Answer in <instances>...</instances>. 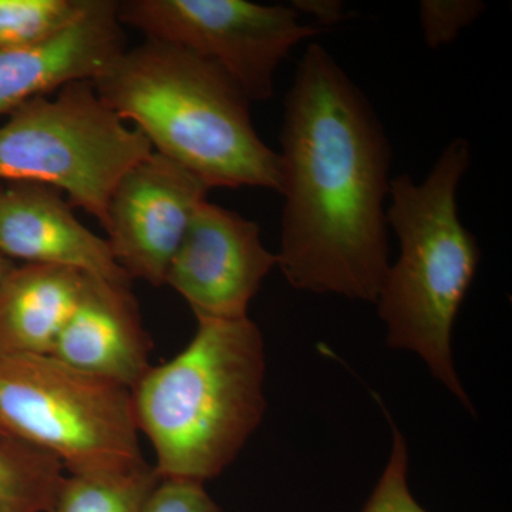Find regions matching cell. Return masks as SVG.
<instances>
[{"label":"cell","mask_w":512,"mask_h":512,"mask_svg":"<svg viewBox=\"0 0 512 512\" xmlns=\"http://www.w3.org/2000/svg\"><path fill=\"white\" fill-rule=\"evenodd\" d=\"M278 266L299 291L376 303L389 271L393 150L366 94L319 43L306 47L281 130Z\"/></svg>","instance_id":"6da1fadb"},{"label":"cell","mask_w":512,"mask_h":512,"mask_svg":"<svg viewBox=\"0 0 512 512\" xmlns=\"http://www.w3.org/2000/svg\"><path fill=\"white\" fill-rule=\"evenodd\" d=\"M156 153L212 188L281 194L279 153L259 137L249 101L217 64L158 40L131 47L93 82Z\"/></svg>","instance_id":"7a4b0ae2"},{"label":"cell","mask_w":512,"mask_h":512,"mask_svg":"<svg viewBox=\"0 0 512 512\" xmlns=\"http://www.w3.org/2000/svg\"><path fill=\"white\" fill-rule=\"evenodd\" d=\"M195 319L183 352L151 366L131 397L157 476L205 484L234 463L264 419L265 345L248 316Z\"/></svg>","instance_id":"3957f363"},{"label":"cell","mask_w":512,"mask_h":512,"mask_svg":"<svg viewBox=\"0 0 512 512\" xmlns=\"http://www.w3.org/2000/svg\"><path fill=\"white\" fill-rule=\"evenodd\" d=\"M470 164V143L456 138L419 183L409 174L392 178L387 225L396 232L400 254L389 266L376 303L387 326V345L419 355L473 412L451 349L454 322L481 258L457 207L458 187Z\"/></svg>","instance_id":"277c9868"},{"label":"cell","mask_w":512,"mask_h":512,"mask_svg":"<svg viewBox=\"0 0 512 512\" xmlns=\"http://www.w3.org/2000/svg\"><path fill=\"white\" fill-rule=\"evenodd\" d=\"M153 151L93 82H74L28 101L0 126V183L55 188L104 229L114 188Z\"/></svg>","instance_id":"5b68a950"},{"label":"cell","mask_w":512,"mask_h":512,"mask_svg":"<svg viewBox=\"0 0 512 512\" xmlns=\"http://www.w3.org/2000/svg\"><path fill=\"white\" fill-rule=\"evenodd\" d=\"M0 437L45 451L69 473L144 461L131 390L52 355H0Z\"/></svg>","instance_id":"8992f818"},{"label":"cell","mask_w":512,"mask_h":512,"mask_svg":"<svg viewBox=\"0 0 512 512\" xmlns=\"http://www.w3.org/2000/svg\"><path fill=\"white\" fill-rule=\"evenodd\" d=\"M119 19L144 39L217 64L249 101L271 99L281 63L293 47L319 33L292 6L248 0H126L119 2Z\"/></svg>","instance_id":"52a82bcc"},{"label":"cell","mask_w":512,"mask_h":512,"mask_svg":"<svg viewBox=\"0 0 512 512\" xmlns=\"http://www.w3.org/2000/svg\"><path fill=\"white\" fill-rule=\"evenodd\" d=\"M207 187L181 165L153 153L128 170L107 210V241L131 282L165 285L175 252Z\"/></svg>","instance_id":"ba28073f"},{"label":"cell","mask_w":512,"mask_h":512,"mask_svg":"<svg viewBox=\"0 0 512 512\" xmlns=\"http://www.w3.org/2000/svg\"><path fill=\"white\" fill-rule=\"evenodd\" d=\"M278 256L265 248L255 221L204 201L168 269L170 285L195 318L241 319Z\"/></svg>","instance_id":"9c48e42d"},{"label":"cell","mask_w":512,"mask_h":512,"mask_svg":"<svg viewBox=\"0 0 512 512\" xmlns=\"http://www.w3.org/2000/svg\"><path fill=\"white\" fill-rule=\"evenodd\" d=\"M0 254L131 285L109 241L80 222L62 192L42 184L0 183Z\"/></svg>","instance_id":"30bf717a"},{"label":"cell","mask_w":512,"mask_h":512,"mask_svg":"<svg viewBox=\"0 0 512 512\" xmlns=\"http://www.w3.org/2000/svg\"><path fill=\"white\" fill-rule=\"evenodd\" d=\"M127 50L119 2L92 0L82 18L43 45L0 49V117L74 82H96Z\"/></svg>","instance_id":"8fae6325"},{"label":"cell","mask_w":512,"mask_h":512,"mask_svg":"<svg viewBox=\"0 0 512 512\" xmlns=\"http://www.w3.org/2000/svg\"><path fill=\"white\" fill-rule=\"evenodd\" d=\"M153 342L130 285L87 276L50 355L74 369L131 390L150 370Z\"/></svg>","instance_id":"7c38bea8"},{"label":"cell","mask_w":512,"mask_h":512,"mask_svg":"<svg viewBox=\"0 0 512 512\" xmlns=\"http://www.w3.org/2000/svg\"><path fill=\"white\" fill-rule=\"evenodd\" d=\"M86 278L56 266L15 265L0 285V355H50Z\"/></svg>","instance_id":"4fadbf2b"},{"label":"cell","mask_w":512,"mask_h":512,"mask_svg":"<svg viewBox=\"0 0 512 512\" xmlns=\"http://www.w3.org/2000/svg\"><path fill=\"white\" fill-rule=\"evenodd\" d=\"M160 480L146 460L123 470L69 473L50 512H141Z\"/></svg>","instance_id":"5bb4252c"},{"label":"cell","mask_w":512,"mask_h":512,"mask_svg":"<svg viewBox=\"0 0 512 512\" xmlns=\"http://www.w3.org/2000/svg\"><path fill=\"white\" fill-rule=\"evenodd\" d=\"M64 477L56 457L0 437V512L52 511Z\"/></svg>","instance_id":"9a60e30c"},{"label":"cell","mask_w":512,"mask_h":512,"mask_svg":"<svg viewBox=\"0 0 512 512\" xmlns=\"http://www.w3.org/2000/svg\"><path fill=\"white\" fill-rule=\"evenodd\" d=\"M92 0H0V49L43 45L72 28Z\"/></svg>","instance_id":"2e32d148"},{"label":"cell","mask_w":512,"mask_h":512,"mask_svg":"<svg viewBox=\"0 0 512 512\" xmlns=\"http://www.w3.org/2000/svg\"><path fill=\"white\" fill-rule=\"evenodd\" d=\"M393 447L379 483L362 512H427L410 493L409 450L403 434L392 423Z\"/></svg>","instance_id":"e0dca14e"},{"label":"cell","mask_w":512,"mask_h":512,"mask_svg":"<svg viewBox=\"0 0 512 512\" xmlns=\"http://www.w3.org/2000/svg\"><path fill=\"white\" fill-rule=\"evenodd\" d=\"M484 10L480 0H424L420 3L424 42L431 49L450 45Z\"/></svg>","instance_id":"ac0fdd59"},{"label":"cell","mask_w":512,"mask_h":512,"mask_svg":"<svg viewBox=\"0 0 512 512\" xmlns=\"http://www.w3.org/2000/svg\"><path fill=\"white\" fill-rule=\"evenodd\" d=\"M141 512H221L197 481L161 478Z\"/></svg>","instance_id":"d6986e66"},{"label":"cell","mask_w":512,"mask_h":512,"mask_svg":"<svg viewBox=\"0 0 512 512\" xmlns=\"http://www.w3.org/2000/svg\"><path fill=\"white\" fill-rule=\"evenodd\" d=\"M292 8L301 15H311L318 22L323 25H330V23L340 22L345 19V13H343L342 2H335V0H299V2H292Z\"/></svg>","instance_id":"ffe728a7"},{"label":"cell","mask_w":512,"mask_h":512,"mask_svg":"<svg viewBox=\"0 0 512 512\" xmlns=\"http://www.w3.org/2000/svg\"><path fill=\"white\" fill-rule=\"evenodd\" d=\"M13 268H15V262L0 254V285H2V282L5 281L6 276H8Z\"/></svg>","instance_id":"44dd1931"}]
</instances>
